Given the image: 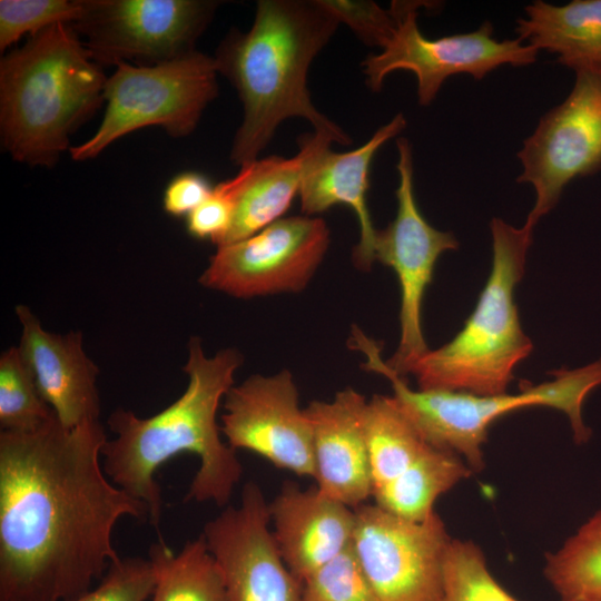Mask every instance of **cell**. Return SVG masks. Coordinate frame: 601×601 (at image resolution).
Returning a JSON list of instances; mask_svg holds the SVG:
<instances>
[{"label":"cell","mask_w":601,"mask_h":601,"mask_svg":"<svg viewBox=\"0 0 601 601\" xmlns=\"http://www.w3.org/2000/svg\"><path fill=\"white\" fill-rule=\"evenodd\" d=\"M398 187L395 191L397 209L394 219L376 233L375 259L391 267L401 290L400 342L395 354L386 362L398 375L410 373L414 363L428 352L422 329V304L432 283L439 257L459 248L450 231H442L427 223L414 195L413 152L408 139H396Z\"/></svg>","instance_id":"11"},{"label":"cell","mask_w":601,"mask_h":601,"mask_svg":"<svg viewBox=\"0 0 601 601\" xmlns=\"http://www.w3.org/2000/svg\"><path fill=\"white\" fill-rule=\"evenodd\" d=\"M329 240L322 218L283 217L245 239L217 247L199 283L237 298L300 292Z\"/></svg>","instance_id":"13"},{"label":"cell","mask_w":601,"mask_h":601,"mask_svg":"<svg viewBox=\"0 0 601 601\" xmlns=\"http://www.w3.org/2000/svg\"><path fill=\"white\" fill-rule=\"evenodd\" d=\"M242 363L243 356L235 348L207 357L200 338L190 337L188 359L183 367L188 385L173 404L146 418L124 408L108 417L115 437L102 445L104 471L115 485L147 506L152 525L158 526L161 515L155 474L178 454H195L199 460L185 501L213 502L218 506L228 503L243 466L236 451L221 440L217 412Z\"/></svg>","instance_id":"2"},{"label":"cell","mask_w":601,"mask_h":601,"mask_svg":"<svg viewBox=\"0 0 601 601\" xmlns=\"http://www.w3.org/2000/svg\"><path fill=\"white\" fill-rule=\"evenodd\" d=\"M213 188L207 177L200 173H180L164 191V210L175 217H187L210 195Z\"/></svg>","instance_id":"33"},{"label":"cell","mask_w":601,"mask_h":601,"mask_svg":"<svg viewBox=\"0 0 601 601\" xmlns=\"http://www.w3.org/2000/svg\"><path fill=\"white\" fill-rule=\"evenodd\" d=\"M299 601H377V599L349 546L302 582Z\"/></svg>","instance_id":"29"},{"label":"cell","mask_w":601,"mask_h":601,"mask_svg":"<svg viewBox=\"0 0 601 601\" xmlns=\"http://www.w3.org/2000/svg\"><path fill=\"white\" fill-rule=\"evenodd\" d=\"M99 421L0 434V601H71L119 559L112 532L147 506L108 480Z\"/></svg>","instance_id":"1"},{"label":"cell","mask_w":601,"mask_h":601,"mask_svg":"<svg viewBox=\"0 0 601 601\" xmlns=\"http://www.w3.org/2000/svg\"><path fill=\"white\" fill-rule=\"evenodd\" d=\"M149 559L157 573L151 601H228L223 573L203 534L177 553L160 540L151 545Z\"/></svg>","instance_id":"23"},{"label":"cell","mask_w":601,"mask_h":601,"mask_svg":"<svg viewBox=\"0 0 601 601\" xmlns=\"http://www.w3.org/2000/svg\"><path fill=\"white\" fill-rule=\"evenodd\" d=\"M519 18L518 38L556 55L575 73L601 77V0H573L552 4L535 0Z\"/></svg>","instance_id":"20"},{"label":"cell","mask_w":601,"mask_h":601,"mask_svg":"<svg viewBox=\"0 0 601 601\" xmlns=\"http://www.w3.org/2000/svg\"><path fill=\"white\" fill-rule=\"evenodd\" d=\"M16 315L21 325L19 351L59 423L73 428L99 421V368L83 349L82 334L47 332L26 305H17Z\"/></svg>","instance_id":"17"},{"label":"cell","mask_w":601,"mask_h":601,"mask_svg":"<svg viewBox=\"0 0 601 601\" xmlns=\"http://www.w3.org/2000/svg\"><path fill=\"white\" fill-rule=\"evenodd\" d=\"M516 156L522 166L518 183L535 191L525 221L534 229L568 184L601 168V77L575 73L570 93L540 119Z\"/></svg>","instance_id":"12"},{"label":"cell","mask_w":601,"mask_h":601,"mask_svg":"<svg viewBox=\"0 0 601 601\" xmlns=\"http://www.w3.org/2000/svg\"><path fill=\"white\" fill-rule=\"evenodd\" d=\"M201 534L223 573L228 601H299L302 582L278 552L257 483L247 482L239 505L226 506Z\"/></svg>","instance_id":"15"},{"label":"cell","mask_w":601,"mask_h":601,"mask_svg":"<svg viewBox=\"0 0 601 601\" xmlns=\"http://www.w3.org/2000/svg\"><path fill=\"white\" fill-rule=\"evenodd\" d=\"M339 23L343 22L362 42L383 49L393 37L398 19L394 7L383 9L374 1L317 0Z\"/></svg>","instance_id":"31"},{"label":"cell","mask_w":601,"mask_h":601,"mask_svg":"<svg viewBox=\"0 0 601 601\" xmlns=\"http://www.w3.org/2000/svg\"><path fill=\"white\" fill-rule=\"evenodd\" d=\"M217 76L214 58L197 50L152 66L119 63L106 81L100 125L70 148L71 158L93 159L116 140L150 126L174 138L190 135L218 96Z\"/></svg>","instance_id":"7"},{"label":"cell","mask_w":601,"mask_h":601,"mask_svg":"<svg viewBox=\"0 0 601 601\" xmlns=\"http://www.w3.org/2000/svg\"><path fill=\"white\" fill-rule=\"evenodd\" d=\"M82 11V0H1L0 50L22 36H33L57 23H73Z\"/></svg>","instance_id":"28"},{"label":"cell","mask_w":601,"mask_h":601,"mask_svg":"<svg viewBox=\"0 0 601 601\" xmlns=\"http://www.w3.org/2000/svg\"><path fill=\"white\" fill-rule=\"evenodd\" d=\"M314 144L315 134L306 135L292 158L274 155L240 166L242 184L233 220L219 246L245 239L283 218L299 194Z\"/></svg>","instance_id":"21"},{"label":"cell","mask_w":601,"mask_h":601,"mask_svg":"<svg viewBox=\"0 0 601 601\" xmlns=\"http://www.w3.org/2000/svg\"><path fill=\"white\" fill-rule=\"evenodd\" d=\"M55 417L19 347L12 346L3 352L0 357L1 430L30 432L42 427Z\"/></svg>","instance_id":"26"},{"label":"cell","mask_w":601,"mask_h":601,"mask_svg":"<svg viewBox=\"0 0 601 601\" xmlns=\"http://www.w3.org/2000/svg\"><path fill=\"white\" fill-rule=\"evenodd\" d=\"M354 514L351 546L377 601H439L452 540L440 515L412 521L375 503Z\"/></svg>","instance_id":"10"},{"label":"cell","mask_w":601,"mask_h":601,"mask_svg":"<svg viewBox=\"0 0 601 601\" xmlns=\"http://www.w3.org/2000/svg\"><path fill=\"white\" fill-rule=\"evenodd\" d=\"M406 127L398 112L380 127L356 149L345 152L331 150L333 138L315 131V144L306 161L299 188L302 210L307 216L323 213L344 204L354 210L359 225V240L353 248V263L361 270H370L375 259L376 233L367 206L370 168L377 150Z\"/></svg>","instance_id":"16"},{"label":"cell","mask_w":601,"mask_h":601,"mask_svg":"<svg viewBox=\"0 0 601 601\" xmlns=\"http://www.w3.org/2000/svg\"><path fill=\"white\" fill-rule=\"evenodd\" d=\"M353 347L366 355L363 367L386 377L393 398L432 446L460 455L472 471L484 465L483 445L489 427L520 408L546 406L569 418L574 441H589L591 430L582 418L585 397L601 385V358L582 367L551 372L553 380L524 387L518 394L477 395L466 392L413 390L381 357L380 345L359 328L352 332Z\"/></svg>","instance_id":"6"},{"label":"cell","mask_w":601,"mask_h":601,"mask_svg":"<svg viewBox=\"0 0 601 601\" xmlns=\"http://www.w3.org/2000/svg\"><path fill=\"white\" fill-rule=\"evenodd\" d=\"M439 601H520L492 575L485 556L471 541L452 539L444 558Z\"/></svg>","instance_id":"27"},{"label":"cell","mask_w":601,"mask_h":601,"mask_svg":"<svg viewBox=\"0 0 601 601\" xmlns=\"http://www.w3.org/2000/svg\"><path fill=\"white\" fill-rule=\"evenodd\" d=\"M363 428L374 490L388 483L428 446L393 396L374 395L363 410Z\"/></svg>","instance_id":"24"},{"label":"cell","mask_w":601,"mask_h":601,"mask_svg":"<svg viewBox=\"0 0 601 601\" xmlns=\"http://www.w3.org/2000/svg\"><path fill=\"white\" fill-rule=\"evenodd\" d=\"M156 578L149 558H119L96 588L71 601H146L154 592Z\"/></svg>","instance_id":"30"},{"label":"cell","mask_w":601,"mask_h":601,"mask_svg":"<svg viewBox=\"0 0 601 601\" xmlns=\"http://www.w3.org/2000/svg\"><path fill=\"white\" fill-rule=\"evenodd\" d=\"M492 267L474 311L443 346L426 352L411 367L420 390L506 393L515 367L533 349L521 327L514 290L521 282L533 229L501 218L490 223Z\"/></svg>","instance_id":"5"},{"label":"cell","mask_w":601,"mask_h":601,"mask_svg":"<svg viewBox=\"0 0 601 601\" xmlns=\"http://www.w3.org/2000/svg\"><path fill=\"white\" fill-rule=\"evenodd\" d=\"M544 575L560 601H601V510L546 556Z\"/></svg>","instance_id":"25"},{"label":"cell","mask_w":601,"mask_h":601,"mask_svg":"<svg viewBox=\"0 0 601 601\" xmlns=\"http://www.w3.org/2000/svg\"><path fill=\"white\" fill-rule=\"evenodd\" d=\"M218 6L210 0H82L71 24L100 67L152 66L196 50Z\"/></svg>","instance_id":"9"},{"label":"cell","mask_w":601,"mask_h":601,"mask_svg":"<svg viewBox=\"0 0 601 601\" xmlns=\"http://www.w3.org/2000/svg\"><path fill=\"white\" fill-rule=\"evenodd\" d=\"M339 22L317 0H259L247 31L230 30L216 49L217 72L243 105L229 158L238 166L258 159L277 127L290 117L309 121L334 142L351 137L317 110L307 88L308 69Z\"/></svg>","instance_id":"3"},{"label":"cell","mask_w":601,"mask_h":601,"mask_svg":"<svg viewBox=\"0 0 601 601\" xmlns=\"http://www.w3.org/2000/svg\"><path fill=\"white\" fill-rule=\"evenodd\" d=\"M397 28L380 53H372L362 62L367 87L378 92L385 78L395 70L412 71L417 81V101L428 106L445 80L460 73L481 80L503 65L524 67L536 60L538 50L520 38L496 40L492 23L465 33L435 39L422 35L418 9L434 6L424 1H393Z\"/></svg>","instance_id":"8"},{"label":"cell","mask_w":601,"mask_h":601,"mask_svg":"<svg viewBox=\"0 0 601 601\" xmlns=\"http://www.w3.org/2000/svg\"><path fill=\"white\" fill-rule=\"evenodd\" d=\"M107 78L71 23L30 36L0 60L2 149L32 167L55 166L105 101Z\"/></svg>","instance_id":"4"},{"label":"cell","mask_w":601,"mask_h":601,"mask_svg":"<svg viewBox=\"0 0 601 601\" xmlns=\"http://www.w3.org/2000/svg\"><path fill=\"white\" fill-rule=\"evenodd\" d=\"M457 454L428 446L400 475L374 490L380 508L407 520L422 521L434 510L436 500L472 474Z\"/></svg>","instance_id":"22"},{"label":"cell","mask_w":601,"mask_h":601,"mask_svg":"<svg viewBox=\"0 0 601 601\" xmlns=\"http://www.w3.org/2000/svg\"><path fill=\"white\" fill-rule=\"evenodd\" d=\"M268 511L278 552L300 582L352 544L354 510L316 485L304 490L286 482Z\"/></svg>","instance_id":"18"},{"label":"cell","mask_w":601,"mask_h":601,"mask_svg":"<svg viewBox=\"0 0 601 601\" xmlns=\"http://www.w3.org/2000/svg\"><path fill=\"white\" fill-rule=\"evenodd\" d=\"M240 184L238 173L214 186L210 195L187 216L188 234L198 239H209L219 246L230 227Z\"/></svg>","instance_id":"32"},{"label":"cell","mask_w":601,"mask_h":601,"mask_svg":"<svg viewBox=\"0 0 601 601\" xmlns=\"http://www.w3.org/2000/svg\"><path fill=\"white\" fill-rule=\"evenodd\" d=\"M220 431L227 444L246 450L297 476L315 477L313 428L292 373L252 375L224 398Z\"/></svg>","instance_id":"14"},{"label":"cell","mask_w":601,"mask_h":601,"mask_svg":"<svg viewBox=\"0 0 601 601\" xmlns=\"http://www.w3.org/2000/svg\"><path fill=\"white\" fill-rule=\"evenodd\" d=\"M366 401L347 387L332 401H313L305 407L313 428L316 486L353 510L373 495L363 428Z\"/></svg>","instance_id":"19"}]
</instances>
